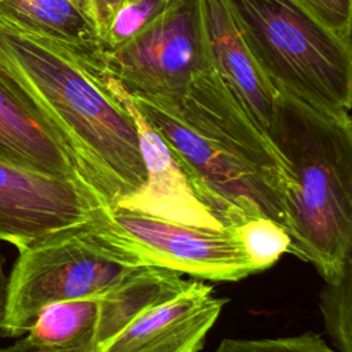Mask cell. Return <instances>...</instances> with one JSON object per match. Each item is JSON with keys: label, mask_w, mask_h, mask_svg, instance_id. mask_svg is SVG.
<instances>
[{"label": "cell", "mask_w": 352, "mask_h": 352, "mask_svg": "<svg viewBox=\"0 0 352 352\" xmlns=\"http://www.w3.org/2000/svg\"><path fill=\"white\" fill-rule=\"evenodd\" d=\"M131 98L223 227L265 216L287 228L286 166L213 65L179 96Z\"/></svg>", "instance_id": "obj_1"}, {"label": "cell", "mask_w": 352, "mask_h": 352, "mask_svg": "<svg viewBox=\"0 0 352 352\" xmlns=\"http://www.w3.org/2000/svg\"><path fill=\"white\" fill-rule=\"evenodd\" d=\"M102 56L67 50L0 21L1 81L48 121L80 176L116 206L143 187L146 168L136 125L109 87Z\"/></svg>", "instance_id": "obj_2"}, {"label": "cell", "mask_w": 352, "mask_h": 352, "mask_svg": "<svg viewBox=\"0 0 352 352\" xmlns=\"http://www.w3.org/2000/svg\"><path fill=\"white\" fill-rule=\"evenodd\" d=\"M265 135L289 177V253L333 283L352 263V118L278 92Z\"/></svg>", "instance_id": "obj_3"}, {"label": "cell", "mask_w": 352, "mask_h": 352, "mask_svg": "<svg viewBox=\"0 0 352 352\" xmlns=\"http://www.w3.org/2000/svg\"><path fill=\"white\" fill-rule=\"evenodd\" d=\"M223 3L278 92L333 116H351V40L334 34L294 0Z\"/></svg>", "instance_id": "obj_4"}, {"label": "cell", "mask_w": 352, "mask_h": 352, "mask_svg": "<svg viewBox=\"0 0 352 352\" xmlns=\"http://www.w3.org/2000/svg\"><path fill=\"white\" fill-rule=\"evenodd\" d=\"M95 223L18 252L4 287L3 334H26L44 307L103 296L146 265L107 239Z\"/></svg>", "instance_id": "obj_5"}, {"label": "cell", "mask_w": 352, "mask_h": 352, "mask_svg": "<svg viewBox=\"0 0 352 352\" xmlns=\"http://www.w3.org/2000/svg\"><path fill=\"white\" fill-rule=\"evenodd\" d=\"M107 73L133 96L175 98L212 65L202 0H173L128 41L103 50Z\"/></svg>", "instance_id": "obj_6"}, {"label": "cell", "mask_w": 352, "mask_h": 352, "mask_svg": "<svg viewBox=\"0 0 352 352\" xmlns=\"http://www.w3.org/2000/svg\"><path fill=\"white\" fill-rule=\"evenodd\" d=\"M95 224L146 265L214 282H236L257 272L231 227L186 226L122 206H109Z\"/></svg>", "instance_id": "obj_7"}, {"label": "cell", "mask_w": 352, "mask_h": 352, "mask_svg": "<svg viewBox=\"0 0 352 352\" xmlns=\"http://www.w3.org/2000/svg\"><path fill=\"white\" fill-rule=\"evenodd\" d=\"M107 208L81 179L55 177L0 160V241L18 252L91 224Z\"/></svg>", "instance_id": "obj_8"}, {"label": "cell", "mask_w": 352, "mask_h": 352, "mask_svg": "<svg viewBox=\"0 0 352 352\" xmlns=\"http://www.w3.org/2000/svg\"><path fill=\"white\" fill-rule=\"evenodd\" d=\"M107 82L133 118L146 168L143 187L116 206L186 226L223 228L198 199L175 153L139 111L131 95L110 74Z\"/></svg>", "instance_id": "obj_9"}, {"label": "cell", "mask_w": 352, "mask_h": 352, "mask_svg": "<svg viewBox=\"0 0 352 352\" xmlns=\"http://www.w3.org/2000/svg\"><path fill=\"white\" fill-rule=\"evenodd\" d=\"M227 298L194 280L188 287L138 315L100 352H198Z\"/></svg>", "instance_id": "obj_10"}, {"label": "cell", "mask_w": 352, "mask_h": 352, "mask_svg": "<svg viewBox=\"0 0 352 352\" xmlns=\"http://www.w3.org/2000/svg\"><path fill=\"white\" fill-rule=\"evenodd\" d=\"M210 62L254 124L267 133L278 91L250 54L223 0H202Z\"/></svg>", "instance_id": "obj_11"}, {"label": "cell", "mask_w": 352, "mask_h": 352, "mask_svg": "<svg viewBox=\"0 0 352 352\" xmlns=\"http://www.w3.org/2000/svg\"><path fill=\"white\" fill-rule=\"evenodd\" d=\"M0 160L55 177L84 180L48 121L1 78Z\"/></svg>", "instance_id": "obj_12"}, {"label": "cell", "mask_w": 352, "mask_h": 352, "mask_svg": "<svg viewBox=\"0 0 352 352\" xmlns=\"http://www.w3.org/2000/svg\"><path fill=\"white\" fill-rule=\"evenodd\" d=\"M0 21L72 51L103 55L94 21L72 0H0Z\"/></svg>", "instance_id": "obj_13"}, {"label": "cell", "mask_w": 352, "mask_h": 352, "mask_svg": "<svg viewBox=\"0 0 352 352\" xmlns=\"http://www.w3.org/2000/svg\"><path fill=\"white\" fill-rule=\"evenodd\" d=\"M99 297L60 301L44 307L25 338L34 345L52 349L91 344L99 314Z\"/></svg>", "instance_id": "obj_14"}, {"label": "cell", "mask_w": 352, "mask_h": 352, "mask_svg": "<svg viewBox=\"0 0 352 352\" xmlns=\"http://www.w3.org/2000/svg\"><path fill=\"white\" fill-rule=\"evenodd\" d=\"M242 248L257 272L272 267L289 252L290 236L278 223L265 216L252 217L234 227Z\"/></svg>", "instance_id": "obj_15"}, {"label": "cell", "mask_w": 352, "mask_h": 352, "mask_svg": "<svg viewBox=\"0 0 352 352\" xmlns=\"http://www.w3.org/2000/svg\"><path fill=\"white\" fill-rule=\"evenodd\" d=\"M352 263L338 280L326 283L319 296L324 327L337 352H352Z\"/></svg>", "instance_id": "obj_16"}, {"label": "cell", "mask_w": 352, "mask_h": 352, "mask_svg": "<svg viewBox=\"0 0 352 352\" xmlns=\"http://www.w3.org/2000/svg\"><path fill=\"white\" fill-rule=\"evenodd\" d=\"M172 3L173 0H133L124 3L110 22L103 38V50H113L128 41Z\"/></svg>", "instance_id": "obj_17"}, {"label": "cell", "mask_w": 352, "mask_h": 352, "mask_svg": "<svg viewBox=\"0 0 352 352\" xmlns=\"http://www.w3.org/2000/svg\"><path fill=\"white\" fill-rule=\"evenodd\" d=\"M212 352H337L316 333L276 338H224Z\"/></svg>", "instance_id": "obj_18"}, {"label": "cell", "mask_w": 352, "mask_h": 352, "mask_svg": "<svg viewBox=\"0 0 352 352\" xmlns=\"http://www.w3.org/2000/svg\"><path fill=\"white\" fill-rule=\"evenodd\" d=\"M334 34L351 40L352 0H294ZM352 41V40H351Z\"/></svg>", "instance_id": "obj_19"}, {"label": "cell", "mask_w": 352, "mask_h": 352, "mask_svg": "<svg viewBox=\"0 0 352 352\" xmlns=\"http://www.w3.org/2000/svg\"><path fill=\"white\" fill-rule=\"evenodd\" d=\"M122 4L124 0H88V12L91 19L94 21L102 43L114 14Z\"/></svg>", "instance_id": "obj_20"}, {"label": "cell", "mask_w": 352, "mask_h": 352, "mask_svg": "<svg viewBox=\"0 0 352 352\" xmlns=\"http://www.w3.org/2000/svg\"><path fill=\"white\" fill-rule=\"evenodd\" d=\"M0 352H94V348L91 344H85L77 348H67V349H52V348H43L38 345H34L29 342L25 337L19 341L0 348Z\"/></svg>", "instance_id": "obj_21"}, {"label": "cell", "mask_w": 352, "mask_h": 352, "mask_svg": "<svg viewBox=\"0 0 352 352\" xmlns=\"http://www.w3.org/2000/svg\"><path fill=\"white\" fill-rule=\"evenodd\" d=\"M4 275H3V270H1V261H0V323H1V318H3V305H4Z\"/></svg>", "instance_id": "obj_22"}, {"label": "cell", "mask_w": 352, "mask_h": 352, "mask_svg": "<svg viewBox=\"0 0 352 352\" xmlns=\"http://www.w3.org/2000/svg\"><path fill=\"white\" fill-rule=\"evenodd\" d=\"M72 1H74L78 7H81L89 15V12H88V0H72Z\"/></svg>", "instance_id": "obj_23"}, {"label": "cell", "mask_w": 352, "mask_h": 352, "mask_svg": "<svg viewBox=\"0 0 352 352\" xmlns=\"http://www.w3.org/2000/svg\"><path fill=\"white\" fill-rule=\"evenodd\" d=\"M126 1H133V0H124V3H126Z\"/></svg>", "instance_id": "obj_24"}]
</instances>
